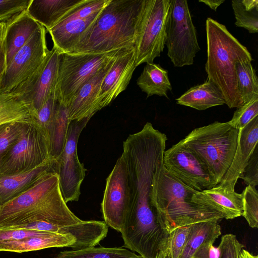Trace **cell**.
I'll list each match as a JSON object with an SVG mask.
<instances>
[{
	"instance_id": "cell-43",
	"label": "cell",
	"mask_w": 258,
	"mask_h": 258,
	"mask_svg": "<svg viewBox=\"0 0 258 258\" xmlns=\"http://www.w3.org/2000/svg\"><path fill=\"white\" fill-rule=\"evenodd\" d=\"M199 2L204 3L210 8L216 11L218 7L225 2L224 0H199Z\"/></svg>"
},
{
	"instance_id": "cell-5",
	"label": "cell",
	"mask_w": 258,
	"mask_h": 258,
	"mask_svg": "<svg viewBox=\"0 0 258 258\" xmlns=\"http://www.w3.org/2000/svg\"><path fill=\"white\" fill-rule=\"evenodd\" d=\"M238 134L229 121H215L195 128L180 142L205 165L217 185L232 163Z\"/></svg>"
},
{
	"instance_id": "cell-41",
	"label": "cell",
	"mask_w": 258,
	"mask_h": 258,
	"mask_svg": "<svg viewBox=\"0 0 258 258\" xmlns=\"http://www.w3.org/2000/svg\"><path fill=\"white\" fill-rule=\"evenodd\" d=\"M214 243L209 241L202 244L194 253L192 258H218V249L213 246Z\"/></svg>"
},
{
	"instance_id": "cell-23",
	"label": "cell",
	"mask_w": 258,
	"mask_h": 258,
	"mask_svg": "<svg viewBox=\"0 0 258 258\" xmlns=\"http://www.w3.org/2000/svg\"><path fill=\"white\" fill-rule=\"evenodd\" d=\"M76 242V239L71 236L47 232L41 235L20 240L1 242L0 251L22 253L51 247L73 248Z\"/></svg>"
},
{
	"instance_id": "cell-8",
	"label": "cell",
	"mask_w": 258,
	"mask_h": 258,
	"mask_svg": "<svg viewBox=\"0 0 258 258\" xmlns=\"http://www.w3.org/2000/svg\"><path fill=\"white\" fill-rule=\"evenodd\" d=\"M49 50L46 29L40 25L8 64L0 81V94H22L34 83Z\"/></svg>"
},
{
	"instance_id": "cell-26",
	"label": "cell",
	"mask_w": 258,
	"mask_h": 258,
	"mask_svg": "<svg viewBox=\"0 0 258 258\" xmlns=\"http://www.w3.org/2000/svg\"><path fill=\"white\" fill-rule=\"evenodd\" d=\"M34 120H36L35 114L21 94H0V125L14 122H29Z\"/></svg>"
},
{
	"instance_id": "cell-24",
	"label": "cell",
	"mask_w": 258,
	"mask_h": 258,
	"mask_svg": "<svg viewBox=\"0 0 258 258\" xmlns=\"http://www.w3.org/2000/svg\"><path fill=\"white\" fill-rule=\"evenodd\" d=\"M176 103L198 110L225 104L223 94L212 82L207 80L204 83L193 86L176 99Z\"/></svg>"
},
{
	"instance_id": "cell-21",
	"label": "cell",
	"mask_w": 258,
	"mask_h": 258,
	"mask_svg": "<svg viewBox=\"0 0 258 258\" xmlns=\"http://www.w3.org/2000/svg\"><path fill=\"white\" fill-rule=\"evenodd\" d=\"M55 161L22 173L0 176V207L33 186L49 171L54 170Z\"/></svg>"
},
{
	"instance_id": "cell-20",
	"label": "cell",
	"mask_w": 258,
	"mask_h": 258,
	"mask_svg": "<svg viewBox=\"0 0 258 258\" xmlns=\"http://www.w3.org/2000/svg\"><path fill=\"white\" fill-rule=\"evenodd\" d=\"M40 25L26 10L15 15L7 22L5 41L7 66Z\"/></svg>"
},
{
	"instance_id": "cell-35",
	"label": "cell",
	"mask_w": 258,
	"mask_h": 258,
	"mask_svg": "<svg viewBox=\"0 0 258 258\" xmlns=\"http://www.w3.org/2000/svg\"><path fill=\"white\" fill-rule=\"evenodd\" d=\"M189 226L177 227L170 233L167 258H179L185 246Z\"/></svg>"
},
{
	"instance_id": "cell-4",
	"label": "cell",
	"mask_w": 258,
	"mask_h": 258,
	"mask_svg": "<svg viewBox=\"0 0 258 258\" xmlns=\"http://www.w3.org/2000/svg\"><path fill=\"white\" fill-rule=\"evenodd\" d=\"M207 80L220 90L229 108L241 106L237 92L235 64L241 60H252L247 48L227 30L211 18L206 22Z\"/></svg>"
},
{
	"instance_id": "cell-7",
	"label": "cell",
	"mask_w": 258,
	"mask_h": 258,
	"mask_svg": "<svg viewBox=\"0 0 258 258\" xmlns=\"http://www.w3.org/2000/svg\"><path fill=\"white\" fill-rule=\"evenodd\" d=\"M54 161L47 131L36 120L25 123L18 140L0 161V176L27 172Z\"/></svg>"
},
{
	"instance_id": "cell-22",
	"label": "cell",
	"mask_w": 258,
	"mask_h": 258,
	"mask_svg": "<svg viewBox=\"0 0 258 258\" xmlns=\"http://www.w3.org/2000/svg\"><path fill=\"white\" fill-rule=\"evenodd\" d=\"M85 0H31L28 15L48 31Z\"/></svg>"
},
{
	"instance_id": "cell-16",
	"label": "cell",
	"mask_w": 258,
	"mask_h": 258,
	"mask_svg": "<svg viewBox=\"0 0 258 258\" xmlns=\"http://www.w3.org/2000/svg\"><path fill=\"white\" fill-rule=\"evenodd\" d=\"M258 142V116L239 130L237 145L232 163L221 182L218 184L230 190L246 167Z\"/></svg>"
},
{
	"instance_id": "cell-25",
	"label": "cell",
	"mask_w": 258,
	"mask_h": 258,
	"mask_svg": "<svg viewBox=\"0 0 258 258\" xmlns=\"http://www.w3.org/2000/svg\"><path fill=\"white\" fill-rule=\"evenodd\" d=\"M137 84L147 97L154 95L169 99L167 92L172 86L168 78V71L159 64L147 63L137 80Z\"/></svg>"
},
{
	"instance_id": "cell-45",
	"label": "cell",
	"mask_w": 258,
	"mask_h": 258,
	"mask_svg": "<svg viewBox=\"0 0 258 258\" xmlns=\"http://www.w3.org/2000/svg\"><path fill=\"white\" fill-rule=\"evenodd\" d=\"M6 23L7 22H3L0 23V38L4 34L6 28Z\"/></svg>"
},
{
	"instance_id": "cell-11",
	"label": "cell",
	"mask_w": 258,
	"mask_h": 258,
	"mask_svg": "<svg viewBox=\"0 0 258 258\" xmlns=\"http://www.w3.org/2000/svg\"><path fill=\"white\" fill-rule=\"evenodd\" d=\"M90 119L71 121L64 148L55 161L54 169L58 177L61 193L64 202L78 201L86 169L78 156L77 144L80 134Z\"/></svg>"
},
{
	"instance_id": "cell-36",
	"label": "cell",
	"mask_w": 258,
	"mask_h": 258,
	"mask_svg": "<svg viewBox=\"0 0 258 258\" xmlns=\"http://www.w3.org/2000/svg\"><path fill=\"white\" fill-rule=\"evenodd\" d=\"M58 101L54 91L36 112V121L47 132L53 120Z\"/></svg>"
},
{
	"instance_id": "cell-32",
	"label": "cell",
	"mask_w": 258,
	"mask_h": 258,
	"mask_svg": "<svg viewBox=\"0 0 258 258\" xmlns=\"http://www.w3.org/2000/svg\"><path fill=\"white\" fill-rule=\"evenodd\" d=\"M243 214L249 226L258 227V194L255 187L247 185L243 191Z\"/></svg>"
},
{
	"instance_id": "cell-27",
	"label": "cell",
	"mask_w": 258,
	"mask_h": 258,
	"mask_svg": "<svg viewBox=\"0 0 258 258\" xmlns=\"http://www.w3.org/2000/svg\"><path fill=\"white\" fill-rule=\"evenodd\" d=\"M221 234V227L218 222H201L190 225L185 246L179 258H192L202 244L209 241L214 242Z\"/></svg>"
},
{
	"instance_id": "cell-30",
	"label": "cell",
	"mask_w": 258,
	"mask_h": 258,
	"mask_svg": "<svg viewBox=\"0 0 258 258\" xmlns=\"http://www.w3.org/2000/svg\"><path fill=\"white\" fill-rule=\"evenodd\" d=\"M54 258H142L122 247H95L60 251Z\"/></svg>"
},
{
	"instance_id": "cell-42",
	"label": "cell",
	"mask_w": 258,
	"mask_h": 258,
	"mask_svg": "<svg viewBox=\"0 0 258 258\" xmlns=\"http://www.w3.org/2000/svg\"><path fill=\"white\" fill-rule=\"evenodd\" d=\"M7 68V52L4 32V34L0 38V81L6 72Z\"/></svg>"
},
{
	"instance_id": "cell-2",
	"label": "cell",
	"mask_w": 258,
	"mask_h": 258,
	"mask_svg": "<svg viewBox=\"0 0 258 258\" xmlns=\"http://www.w3.org/2000/svg\"><path fill=\"white\" fill-rule=\"evenodd\" d=\"M196 191L172 175L164 167L163 158L159 161L153 176L151 200L170 233L179 227L224 218L217 211L192 202Z\"/></svg>"
},
{
	"instance_id": "cell-10",
	"label": "cell",
	"mask_w": 258,
	"mask_h": 258,
	"mask_svg": "<svg viewBox=\"0 0 258 258\" xmlns=\"http://www.w3.org/2000/svg\"><path fill=\"white\" fill-rule=\"evenodd\" d=\"M167 55L174 67L193 64L200 50L187 1L171 0L166 27Z\"/></svg>"
},
{
	"instance_id": "cell-29",
	"label": "cell",
	"mask_w": 258,
	"mask_h": 258,
	"mask_svg": "<svg viewBox=\"0 0 258 258\" xmlns=\"http://www.w3.org/2000/svg\"><path fill=\"white\" fill-rule=\"evenodd\" d=\"M250 60H241L235 64L237 92L241 106L258 98V80Z\"/></svg>"
},
{
	"instance_id": "cell-39",
	"label": "cell",
	"mask_w": 258,
	"mask_h": 258,
	"mask_svg": "<svg viewBox=\"0 0 258 258\" xmlns=\"http://www.w3.org/2000/svg\"><path fill=\"white\" fill-rule=\"evenodd\" d=\"M239 178L247 185L255 187L258 185V150L256 147Z\"/></svg>"
},
{
	"instance_id": "cell-38",
	"label": "cell",
	"mask_w": 258,
	"mask_h": 258,
	"mask_svg": "<svg viewBox=\"0 0 258 258\" xmlns=\"http://www.w3.org/2000/svg\"><path fill=\"white\" fill-rule=\"evenodd\" d=\"M48 231H41L29 229L0 227V243L20 240L28 237L41 235Z\"/></svg>"
},
{
	"instance_id": "cell-34",
	"label": "cell",
	"mask_w": 258,
	"mask_h": 258,
	"mask_svg": "<svg viewBox=\"0 0 258 258\" xmlns=\"http://www.w3.org/2000/svg\"><path fill=\"white\" fill-rule=\"evenodd\" d=\"M25 123L14 122L0 125V161L7 151L18 140Z\"/></svg>"
},
{
	"instance_id": "cell-3",
	"label": "cell",
	"mask_w": 258,
	"mask_h": 258,
	"mask_svg": "<svg viewBox=\"0 0 258 258\" xmlns=\"http://www.w3.org/2000/svg\"><path fill=\"white\" fill-rule=\"evenodd\" d=\"M143 0H110L72 53L134 49Z\"/></svg>"
},
{
	"instance_id": "cell-44",
	"label": "cell",
	"mask_w": 258,
	"mask_h": 258,
	"mask_svg": "<svg viewBox=\"0 0 258 258\" xmlns=\"http://www.w3.org/2000/svg\"><path fill=\"white\" fill-rule=\"evenodd\" d=\"M239 258H258V256L257 255H253L248 251L242 249Z\"/></svg>"
},
{
	"instance_id": "cell-6",
	"label": "cell",
	"mask_w": 258,
	"mask_h": 258,
	"mask_svg": "<svg viewBox=\"0 0 258 258\" xmlns=\"http://www.w3.org/2000/svg\"><path fill=\"white\" fill-rule=\"evenodd\" d=\"M127 49H130L100 53H61L54 87L57 99L68 108L82 86Z\"/></svg>"
},
{
	"instance_id": "cell-37",
	"label": "cell",
	"mask_w": 258,
	"mask_h": 258,
	"mask_svg": "<svg viewBox=\"0 0 258 258\" xmlns=\"http://www.w3.org/2000/svg\"><path fill=\"white\" fill-rule=\"evenodd\" d=\"M243 248V245L238 241L236 235H224L217 248L218 258H239Z\"/></svg>"
},
{
	"instance_id": "cell-13",
	"label": "cell",
	"mask_w": 258,
	"mask_h": 258,
	"mask_svg": "<svg viewBox=\"0 0 258 258\" xmlns=\"http://www.w3.org/2000/svg\"><path fill=\"white\" fill-rule=\"evenodd\" d=\"M163 163L172 175L195 190L201 191L216 185L205 165L180 141L164 151Z\"/></svg>"
},
{
	"instance_id": "cell-15",
	"label": "cell",
	"mask_w": 258,
	"mask_h": 258,
	"mask_svg": "<svg viewBox=\"0 0 258 258\" xmlns=\"http://www.w3.org/2000/svg\"><path fill=\"white\" fill-rule=\"evenodd\" d=\"M136 67L134 49L126 50L116 58L101 85L99 98L102 108L126 89Z\"/></svg>"
},
{
	"instance_id": "cell-40",
	"label": "cell",
	"mask_w": 258,
	"mask_h": 258,
	"mask_svg": "<svg viewBox=\"0 0 258 258\" xmlns=\"http://www.w3.org/2000/svg\"><path fill=\"white\" fill-rule=\"evenodd\" d=\"M31 0H0V18L12 17L27 10Z\"/></svg>"
},
{
	"instance_id": "cell-12",
	"label": "cell",
	"mask_w": 258,
	"mask_h": 258,
	"mask_svg": "<svg viewBox=\"0 0 258 258\" xmlns=\"http://www.w3.org/2000/svg\"><path fill=\"white\" fill-rule=\"evenodd\" d=\"M131 203L127 168L122 156L106 179L101 210L107 226L120 232Z\"/></svg>"
},
{
	"instance_id": "cell-46",
	"label": "cell",
	"mask_w": 258,
	"mask_h": 258,
	"mask_svg": "<svg viewBox=\"0 0 258 258\" xmlns=\"http://www.w3.org/2000/svg\"><path fill=\"white\" fill-rule=\"evenodd\" d=\"M10 17H6V18H0V23L3 22H6L7 21V19H9Z\"/></svg>"
},
{
	"instance_id": "cell-28",
	"label": "cell",
	"mask_w": 258,
	"mask_h": 258,
	"mask_svg": "<svg viewBox=\"0 0 258 258\" xmlns=\"http://www.w3.org/2000/svg\"><path fill=\"white\" fill-rule=\"evenodd\" d=\"M70 122L68 108L58 101L53 120L48 130L50 156L54 161L64 148Z\"/></svg>"
},
{
	"instance_id": "cell-31",
	"label": "cell",
	"mask_w": 258,
	"mask_h": 258,
	"mask_svg": "<svg viewBox=\"0 0 258 258\" xmlns=\"http://www.w3.org/2000/svg\"><path fill=\"white\" fill-rule=\"evenodd\" d=\"M232 7L235 18V25L250 33L258 32V1L232 0Z\"/></svg>"
},
{
	"instance_id": "cell-14",
	"label": "cell",
	"mask_w": 258,
	"mask_h": 258,
	"mask_svg": "<svg viewBox=\"0 0 258 258\" xmlns=\"http://www.w3.org/2000/svg\"><path fill=\"white\" fill-rule=\"evenodd\" d=\"M100 12L89 17L67 14L47 31L51 37L53 46L60 54L73 52L89 33Z\"/></svg>"
},
{
	"instance_id": "cell-17",
	"label": "cell",
	"mask_w": 258,
	"mask_h": 258,
	"mask_svg": "<svg viewBox=\"0 0 258 258\" xmlns=\"http://www.w3.org/2000/svg\"><path fill=\"white\" fill-rule=\"evenodd\" d=\"M115 60L99 71L79 89L68 107L70 121L90 119L102 109L99 98L101 85Z\"/></svg>"
},
{
	"instance_id": "cell-1",
	"label": "cell",
	"mask_w": 258,
	"mask_h": 258,
	"mask_svg": "<svg viewBox=\"0 0 258 258\" xmlns=\"http://www.w3.org/2000/svg\"><path fill=\"white\" fill-rule=\"evenodd\" d=\"M81 221L64 202L54 170L45 174L29 189L0 207V227L13 228L36 221L64 226Z\"/></svg>"
},
{
	"instance_id": "cell-33",
	"label": "cell",
	"mask_w": 258,
	"mask_h": 258,
	"mask_svg": "<svg viewBox=\"0 0 258 258\" xmlns=\"http://www.w3.org/2000/svg\"><path fill=\"white\" fill-rule=\"evenodd\" d=\"M257 116L258 98H255L237 107L229 122L233 127L239 130Z\"/></svg>"
},
{
	"instance_id": "cell-19",
	"label": "cell",
	"mask_w": 258,
	"mask_h": 258,
	"mask_svg": "<svg viewBox=\"0 0 258 258\" xmlns=\"http://www.w3.org/2000/svg\"><path fill=\"white\" fill-rule=\"evenodd\" d=\"M192 202L211 208L226 219H233L243 214L242 194L230 190L219 184L201 191H196Z\"/></svg>"
},
{
	"instance_id": "cell-18",
	"label": "cell",
	"mask_w": 258,
	"mask_h": 258,
	"mask_svg": "<svg viewBox=\"0 0 258 258\" xmlns=\"http://www.w3.org/2000/svg\"><path fill=\"white\" fill-rule=\"evenodd\" d=\"M60 54L57 49L53 46L49 50L34 83L21 94L24 100L31 105L35 115L37 111L54 91Z\"/></svg>"
},
{
	"instance_id": "cell-9",
	"label": "cell",
	"mask_w": 258,
	"mask_h": 258,
	"mask_svg": "<svg viewBox=\"0 0 258 258\" xmlns=\"http://www.w3.org/2000/svg\"><path fill=\"white\" fill-rule=\"evenodd\" d=\"M170 3L171 0H143L134 48L137 67L153 62L163 51Z\"/></svg>"
}]
</instances>
